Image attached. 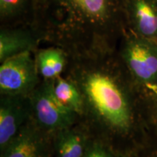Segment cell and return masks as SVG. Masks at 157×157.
Instances as JSON below:
<instances>
[{"label":"cell","mask_w":157,"mask_h":157,"mask_svg":"<svg viewBox=\"0 0 157 157\" xmlns=\"http://www.w3.org/2000/svg\"><path fill=\"white\" fill-rule=\"evenodd\" d=\"M121 0H36L34 19L71 36L93 38L114 31Z\"/></svg>","instance_id":"obj_1"},{"label":"cell","mask_w":157,"mask_h":157,"mask_svg":"<svg viewBox=\"0 0 157 157\" xmlns=\"http://www.w3.org/2000/svg\"><path fill=\"white\" fill-rule=\"evenodd\" d=\"M54 92L56 97L65 106L76 114L84 111V98L82 91L74 83L60 76L53 80Z\"/></svg>","instance_id":"obj_12"},{"label":"cell","mask_w":157,"mask_h":157,"mask_svg":"<svg viewBox=\"0 0 157 157\" xmlns=\"http://www.w3.org/2000/svg\"><path fill=\"white\" fill-rule=\"evenodd\" d=\"M80 90L90 109L108 127L120 132L128 130L132 122L129 101L111 75L101 70L87 71L82 78Z\"/></svg>","instance_id":"obj_2"},{"label":"cell","mask_w":157,"mask_h":157,"mask_svg":"<svg viewBox=\"0 0 157 157\" xmlns=\"http://www.w3.org/2000/svg\"><path fill=\"white\" fill-rule=\"evenodd\" d=\"M87 146L83 133L66 128L58 131L56 140L57 157H83Z\"/></svg>","instance_id":"obj_10"},{"label":"cell","mask_w":157,"mask_h":157,"mask_svg":"<svg viewBox=\"0 0 157 157\" xmlns=\"http://www.w3.org/2000/svg\"><path fill=\"white\" fill-rule=\"evenodd\" d=\"M36 62L39 73L45 79H56L63 71L66 57L64 52L60 49H44L37 53Z\"/></svg>","instance_id":"obj_11"},{"label":"cell","mask_w":157,"mask_h":157,"mask_svg":"<svg viewBox=\"0 0 157 157\" xmlns=\"http://www.w3.org/2000/svg\"><path fill=\"white\" fill-rule=\"evenodd\" d=\"M35 2L36 0H0L1 18H19L29 13L34 17Z\"/></svg>","instance_id":"obj_13"},{"label":"cell","mask_w":157,"mask_h":157,"mask_svg":"<svg viewBox=\"0 0 157 157\" xmlns=\"http://www.w3.org/2000/svg\"><path fill=\"white\" fill-rule=\"evenodd\" d=\"M83 157H113L105 148L101 145L95 144L87 147Z\"/></svg>","instance_id":"obj_14"},{"label":"cell","mask_w":157,"mask_h":157,"mask_svg":"<svg viewBox=\"0 0 157 157\" xmlns=\"http://www.w3.org/2000/svg\"><path fill=\"white\" fill-rule=\"evenodd\" d=\"M31 114L28 95H1L0 101V148H5L29 122Z\"/></svg>","instance_id":"obj_6"},{"label":"cell","mask_w":157,"mask_h":157,"mask_svg":"<svg viewBox=\"0 0 157 157\" xmlns=\"http://www.w3.org/2000/svg\"><path fill=\"white\" fill-rule=\"evenodd\" d=\"M121 56L132 75L148 85L157 84V44L151 39L132 36L125 42Z\"/></svg>","instance_id":"obj_5"},{"label":"cell","mask_w":157,"mask_h":157,"mask_svg":"<svg viewBox=\"0 0 157 157\" xmlns=\"http://www.w3.org/2000/svg\"><path fill=\"white\" fill-rule=\"evenodd\" d=\"M53 80H46L30 95L31 114L36 124L43 130L58 131L69 128L76 113L65 106L56 97Z\"/></svg>","instance_id":"obj_3"},{"label":"cell","mask_w":157,"mask_h":157,"mask_svg":"<svg viewBox=\"0 0 157 157\" xmlns=\"http://www.w3.org/2000/svg\"><path fill=\"white\" fill-rule=\"evenodd\" d=\"M38 72L31 51L4 60L0 66L1 95H31L38 87Z\"/></svg>","instance_id":"obj_4"},{"label":"cell","mask_w":157,"mask_h":157,"mask_svg":"<svg viewBox=\"0 0 157 157\" xmlns=\"http://www.w3.org/2000/svg\"><path fill=\"white\" fill-rule=\"evenodd\" d=\"M35 36L30 31L22 29H2L0 32V61L31 51L36 45Z\"/></svg>","instance_id":"obj_9"},{"label":"cell","mask_w":157,"mask_h":157,"mask_svg":"<svg viewBox=\"0 0 157 157\" xmlns=\"http://www.w3.org/2000/svg\"><path fill=\"white\" fill-rule=\"evenodd\" d=\"M42 131L29 121L1 152V157H49L48 141Z\"/></svg>","instance_id":"obj_7"},{"label":"cell","mask_w":157,"mask_h":157,"mask_svg":"<svg viewBox=\"0 0 157 157\" xmlns=\"http://www.w3.org/2000/svg\"><path fill=\"white\" fill-rule=\"evenodd\" d=\"M121 12L128 15L138 36L151 40L157 37L156 0H121Z\"/></svg>","instance_id":"obj_8"},{"label":"cell","mask_w":157,"mask_h":157,"mask_svg":"<svg viewBox=\"0 0 157 157\" xmlns=\"http://www.w3.org/2000/svg\"><path fill=\"white\" fill-rule=\"evenodd\" d=\"M156 1H157V0H156Z\"/></svg>","instance_id":"obj_15"}]
</instances>
